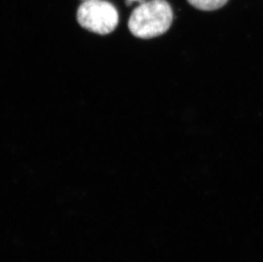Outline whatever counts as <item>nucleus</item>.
<instances>
[{"instance_id":"20e7f679","label":"nucleus","mask_w":263,"mask_h":262,"mask_svg":"<svg viewBox=\"0 0 263 262\" xmlns=\"http://www.w3.org/2000/svg\"><path fill=\"white\" fill-rule=\"evenodd\" d=\"M143 1H145V0H126V5H132L133 3H142L143 2Z\"/></svg>"},{"instance_id":"7ed1b4c3","label":"nucleus","mask_w":263,"mask_h":262,"mask_svg":"<svg viewBox=\"0 0 263 262\" xmlns=\"http://www.w3.org/2000/svg\"><path fill=\"white\" fill-rule=\"evenodd\" d=\"M189 5L203 11L219 10L226 5L229 0H186Z\"/></svg>"},{"instance_id":"f257e3e1","label":"nucleus","mask_w":263,"mask_h":262,"mask_svg":"<svg viewBox=\"0 0 263 262\" xmlns=\"http://www.w3.org/2000/svg\"><path fill=\"white\" fill-rule=\"evenodd\" d=\"M173 22V10L166 0H149L135 8L128 28L133 36L141 40H151L164 34Z\"/></svg>"},{"instance_id":"39448f33","label":"nucleus","mask_w":263,"mask_h":262,"mask_svg":"<svg viewBox=\"0 0 263 262\" xmlns=\"http://www.w3.org/2000/svg\"><path fill=\"white\" fill-rule=\"evenodd\" d=\"M82 1H90V0H82Z\"/></svg>"},{"instance_id":"f03ea898","label":"nucleus","mask_w":263,"mask_h":262,"mask_svg":"<svg viewBox=\"0 0 263 262\" xmlns=\"http://www.w3.org/2000/svg\"><path fill=\"white\" fill-rule=\"evenodd\" d=\"M76 18L83 28L98 35L112 33L119 22L117 9L105 0L84 1L78 9Z\"/></svg>"}]
</instances>
